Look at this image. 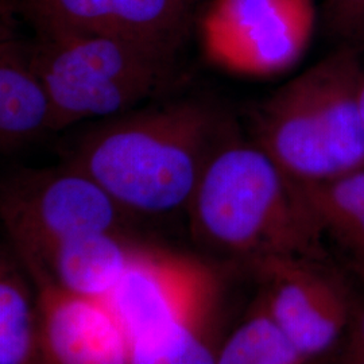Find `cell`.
I'll return each instance as SVG.
<instances>
[{"mask_svg":"<svg viewBox=\"0 0 364 364\" xmlns=\"http://www.w3.org/2000/svg\"><path fill=\"white\" fill-rule=\"evenodd\" d=\"M188 0H19L38 36H99L174 49Z\"/></svg>","mask_w":364,"mask_h":364,"instance_id":"ba28073f","label":"cell"},{"mask_svg":"<svg viewBox=\"0 0 364 364\" xmlns=\"http://www.w3.org/2000/svg\"><path fill=\"white\" fill-rule=\"evenodd\" d=\"M123 212L97 182L69 162L19 170L0 183V219L30 267L72 237L117 232Z\"/></svg>","mask_w":364,"mask_h":364,"instance_id":"5b68a950","label":"cell"},{"mask_svg":"<svg viewBox=\"0 0 364 364\" xmlns=\"http://www.w3.org/2000/svg\"><path fill=\"white\" fill-rule=\"evenodd\" d=\"M304 260H260V266L273 278L269 314L301 356L326 351L347 326V305L340 291Z\"/></svg>","mask_w":364,"mask_h":364,"instance_id":"30bf717a","label":"cell"},{"mask_svg":"<svg viewBox=\"0 0 364 364\" xmlns=\"http://www.w3.org/2000/svg\"><path fill=\"white\" fill-rule=\"evenodd\" d=\"M197 324L180 323L132 340L131 364H216Z\"/></svg>","mask_w":364,"mask_h":364,"instance_id":"2e32d148","label":"cell"},{"mask_svg":"<svg viewBox=\"0 0 364 364\" xmlns=\"http://www.w3.org/2000/svg\"><path fill=\"white\" fill-rule=\"evenodd\" d=\"M37 364H131L130 340L105 299L43 285Z\"/></svg>","mask_w":364,"mask_h":364,"instance_id":"9c48e42d","label":"cell"},{"mask_svg":"<svg viewBox=\"0 0 364 364\" xmlns=\"http://www.w3.org/2000/svg\"><path fill=\"white\" fill-rule=\"evenodd\" d=\"M218 124L216 114L196 102L131 109L87 131L68 162L124 210L166 213L191 203L219 144Z\"/></svg>","mask_w":364,"mask_h":364,"instance_id":"6da1fadb","label":"cell"},{"mask_svg":"<svg viewBox=\"0 0 364 364\" xmlns=\"http://www.w3.org/2000/svg\"><path fill=\"white\" fill-rule=\"evenodd\" d=\"M188 1H189V3H191V1H192V0H188Z\"/></svg>","mask_w":364,"mask_h":364,"instance_id":"ffe728a7","label":"cell"},{"mask_svg":"<svg viewBox=\"0 0 364 364\" xmlns=\"http://www.w3.org/2000/svg\"><path fill=\"white\" fill-rule=\"evenodd\" d=\"M314 25V0H213L201 41L209 60L225 70L275 76L299 63Z\"/></svg>","mask_w":364,"mask_h":364,"instance_id":"8992f818","label":"cell"},{"mask_svg":"<svg viewBox=\"0 0 364 364\" xmlns=\"http://www.w3.org/2000/svg\"><path fill=\"white\" fill-rule=\"evenodd\" d=\"M189 205L209 242L259 262L306 258L318 246L301 183L257 144H218Z\"/></svg>","mask_w":364,"mask_h":364,"instance_id":"7a4b0ae2","label":"cell"},{"mask_svg":"<svg viewBox=\"0 0 364 364\" xmlns=\"http://www.w3.org/2000/svg\"><path fill=\"white\" fill-rule=\"evenodd\" d=\"M14 38H18L14 31V27L0 15V43Z\"/></svg>","mask_w":364,"mask_h":364,"instance_id":"d6986e66","label":"cell"},{"mask_svg":"<svg viewBox=\"0 0 364 364\" xmlns=\"http://www.w3.org/2000/svg\"><path fill=\"white\" fill-rule=\"evenodd\" d=\"M53 130L52 108L33 63L31 45L0 43V149L26 144Z\"/></svg>","mask_w":364,"mask_h":364,"instance_id":"7c38bea8","label":"cell"},{"mask_svg":"<svg viewBox=\"0 0 364 364\" xmlns=\"http://www.w3.org/2000/svg\"><path fill=\"white\" fill-rule=\"evenodd\" d=\"M301 358L270 314L240 326L221 350L216 364H297Z\"/></svg>","mask_w":364,"mask_h":364,"instance_id":"9a60e30c","label":"cell"},{"mask_svg":"<svg viewBox=\"0 0 364 364\" xmlns=\"http://www.w3.org/2000/svg\"><path fill=\"white\" fill-rule=\"evenodd\" d=\"M38 313L21 282L0 272V364H37Z\"/></svg>","mask_w":364,"mask_h":364,"instance_id":"5bb4252c","label":"cell"},{"mask_svg":"<svg viewBox=\"0 0 364 364\" xmlns=\"http://www.w3.org/2000/svg\"><path fill=\"white\" fill-rule=\"evenodd\" d=\"M301 188L320 231L332 235L364 269V166Z\"/></svg>","mask_w":364,"mask_h":364,"instance_id":"4fadbf2b","label":"cell"},{"mask_svg":"<svg viewBox=\"0 0 364 364\" xmlns=\"http://www.w3.org/2000/svg\"><path fill=\"white\" fill-rule=\"evenodd\" d=\"M134 250L117 232L81 235L55 246L31 269L42 279V287L105 299L126 272Z\"/></svg>","mask_w":364,"mask_h":364,"instance_id":"8fae6325","label":"cell"},{"mask_svg":"<svg viewBox=\"0 0 364 364\" xmlns=\"http://www.w3.org/2000/svg\"><path fill=\"white\" fill-rule=\"evenodd\" d=\"M30 45L54 131L129 112L173 77L169 48L99 36H38Z\"/></svg>","mask_w":364,"mask_h":364,"instance_id":"277c9868","label":"cell"},{"mask_svg":"<svg viewBox=\"0 0 364 364\" xmlns=\"http://www.w3.org/2000/svg\"><path fill=\"white\" fill-rule=\"evenodd\" d=\"M363 64L350 46L323 58L260 105L255 144L299 183L364 166Z\"/></svg>","mask_w":364,"mask_h":364,"instance_id":"3957f363","label":"cell"},{"mask_svg":"<svg viewBox=\"0 0 364 364\" xmlns=\"http://www.w3.org/2000/svg\"><path fill=\"white\" fill-rule=\"evenodd\" d=\"M350 364H364V309L358 314L352 328Z\"/></svg>","mask_w":364,"mask_h":364,"instance_id":"ac0fdd59","label":"cell"},{"mask_svg":"<svg viewBox=\"0 0 364 364\" xmlns=\"http://www.w3.org/2000/svg\"><path fill=\"white\" fill-rule=\"evenodd\" d=\"M324 10L328 27L347 46L364 45V0H326Z\"/></svg>","mask_w":364,"mask_h":364,"instance_id":"e0dca14e","label":"cell"},{"mask_svg":"<svg viewBox=\"0 0 364 364\" xmlns=\"http://www.w3.org/2000/svg\"><path fill=\"white\" fill-rule=\"evenodd\" d=\"M207 270L195 260L135 247L126 272L105 299L129 340L180 323H198L209 297Z\"/></svg>","mask_w":364,"mask_h":364,"instance_id":"52a82bcc","label":"cell"}]
</instances>
